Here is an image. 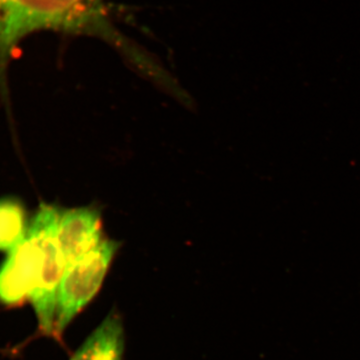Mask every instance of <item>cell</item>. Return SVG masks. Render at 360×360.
Segmentation results:
<instances>
[{
    "instance_id": "cell-1",
    "label": "cell",
    "mask_w": 360,
    "mask_h": 360,
    "mask_svg": "<svg viewBox=\"0 0 360 360\" xmlns=\"http://www.w3.org/2000/svg\"><path fill=\"white\" fill-rule=\"evenodd\" d=\"M59 219L56 206L42 203L25 240L0 267V302L18 304L28 298L40 328L49 335L54 333L59 283L66 269L58 239Z\"/></svg>"
},
{
    "instance_id": "cell-2",
    "label": "cell",
    "mask_w": 360,
    "mask_h": 360,
    "mask_svg": "<svg viewBox=\"0 0 360 360\" xmlns=\"http://www.w3.org/2000/svg\"><path fill=\"white\" fill-rule=\"evenodd\" d=\"M40 30L92 34L135 58L139 51L108 20L104 0H0V94L7 96V66L16 46Z\"/></svg>"
},
{
    "instance_id": "cell-3",
    "label": "cell",
    "mask_w": 360,
    "mask_h": 360,
    "mask_svg": "<svg viewBox=\"0 0 360 360\" xmlns=\"http://www.w3.org/2000/svg\"><path fill=\"white\" fill-rule=\"evenodd\" d=\"M120 248L115 240H103L96 248L66 265L59 283L54 333L61 335L97 295Z\"/></svg>"
},
{
    "instance_id": "cell-4",
    "label": "cell",
    "mask_w": 360,
    "mask_h": 360,
    "mask_svg": "<svg viewBox=\"0 0 360 360\" xmlns=\"http://www.w3.org/2000/svg\"><path fill=\"white\" fill-rule=\"evenodd\" d=\"M58 239L66 265L75 262L103 240L101 213L89 207L60 213Z\"/></svg>"
},
{
    "instance_id": "cell-5",
    "label": "cell",
    "mask_w": 360,
    "mask_h": 360,
    "mask_svg": "<svg viewBox=\"0 0 360 360\" xmlns=\"http://www.w3.org/2000/svg\"><path fill=\"white\" fill-rule=\"evenodd\" d=\"M122 317L111 311L70 360H122L125 338Z\"/></svg>"
},
{
    "instance_id": "cell-6",
    "label": "cell",
    "mask_w": 360,
    "mask_h": 360,
    "mask_svg": "<svg viewBox=\"0 0 360 360\" xmlns=\"http://www.w3.org/2000/svg\"><path fill=\"white\" fill-rule=\"evenodd\" d=\"M28 227L25 210L15 198L0 200V250L11 252L25 240Z\"/></svg>"
}]
</instances>
